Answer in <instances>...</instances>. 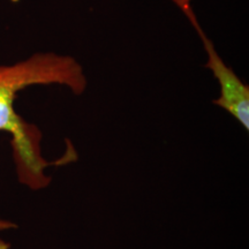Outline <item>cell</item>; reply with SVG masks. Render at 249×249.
Masks as SVG:
<instances>
[{
    "mask_svg": "<svg viewBox=\"0 0 249 249\" xmlns=\"http://www.w3.org/2000/svg\"><path fill=\"white\" fill-rule=\"evenodd\" d=\"M57 85L81 95L88 87L82 66L75 58L54 52L35 53L13 65H0V130L12 136L13 158L18 180L31 189L50 183L42 155V133L18 116L14 102L18 91L31 86Z\"/></svg>",
    "mask_w": 249,
    "mask_h": 249,
    "instance_id": "6da1fadb",
    "label": "cell"
},
{
    "mask_svg": "<svg viewBox=\"0 0 249 249\" xmlns=\"http://www.w3.org/2000/svg\"><path fill=\"white\" fill-rule=\"evenodd\" d=\"M189 22L197 31L198 36L203 43V48L207 52L208 61L207 67L213 71V76L218 80L220 87V96L214 99L213 103L218 107H223L230 114L249 130V87L242 82L239 76L224 62L218 54L216 48L211 39L205 35L197 18L193 11L192 5L181 8Z\"/></svg>",
    "mask_w": 249,
    "mask_h": 249,
    "instance_id": "7a4b0ae2",
    "label": "cell"
},
{
    "mask_svg": "<svg viewBox=\"0 0 249 249\" xmlns=\"http://www.w3.org/2000/svg\"><path fill=\"white\" fill-rule=\"evenodd\" d=\"M17 225L14 223L9 222V220H0V231H6V230L15 229Z\"/></svg>",
    "mask_w": 249,
    "mask_h": 249,
    "instance_id": "3957f363",
    "label": "cell"
},
{
    "mask_svg": "<svg viewBox=\"0 0 249 249\" xmlns=\"http://www.w3.org/2000/svg\"><path fill=\"white\" fill-rule=\"evenodd\" d=\"M172 1L176 4L178 7L181 9L185 7V6H188V5H192V1L193 0H172Z\"/></svg>",
    "mask_w": 249,
    "mask_h": 249,
    "instance_id": "277c9868",
    "label": "cell"
}]
</instances>
